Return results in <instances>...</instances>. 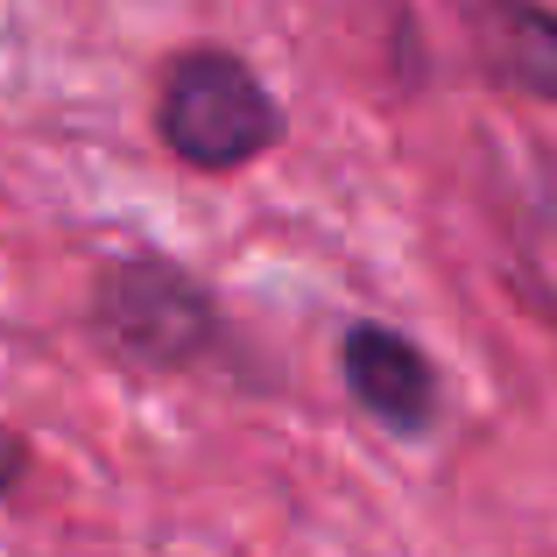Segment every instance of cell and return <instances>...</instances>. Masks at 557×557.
<instances>
[{"label": "cell", "mask_w": 557, "mask_h": 557, "mask_svg": "<svg viewBox=\"0 0 557 557\" xmlns=\"http://www.w3.org/2000/svg\"><path fill=\"white\" fill-rule=\"evenodd\" d=\"M85 332L127 374H190L226 354V318L205 275L156 247H127V255L99 261L92 297H85Z\"/></svg>", "instance_id": "cell-1"}, {"label": "cell", "mask_w": 557, "mask_h": 557, "mask_svg": "<svg viewBox=\"0 0 557 557\" xmlns=\"http://www.w3.org/2000/svg\"><path fill=\"white\" fill-rule=\"evenodd\" d=\"M156 141L198 177H233L283 141V99L240 50L190 42L156 78Z\"/></svg>", "instance_id": "cell-2"}, {"label": "cell", "mask_w": 557, "mask_h": 557, "mask_svg": "<svg viewBox=\"0 0 557 557\" xmlns=\"http://www.w3.org/2000/svg\"><path fill=\"white\" fill-rule=\"evenodd\" d=\"M339 381L360 403V417H374L381 431H395V437H423L437 423L445 381H437L431 354L395 325H374V318L346 325L339 332Z\"/></svg>", "instance_id": "cell-3"}, {"label": "cell", "mask_w": 557, "mask_h": 557, "mask_svg": "<svg viewBox=\"0 0 557 557\" xmlns=\"http://www.w3.org/2000/svg\"><path fill=\"white\" fill-rule=\"evenodd\" d=\"M473 42L494 85L557 107V14L536 0H473Z\"/></svg>", "instance_id": "cell-4"}, {"label": "cell", "mask_w": 557, "mask_h": 557, "mask_svg": "<svg viewBox=\"0 0 557 557\" xmlns=\"http://www.w3.org/2000/svg\"><path fill=\"white\" fill-rule=\"evenodd\" d=\"M22 473H28V445H22V437H8V431H0V502H8V494L22 487Z\"/></svg>", "instance_id": "cell-5"}]
</instances>
